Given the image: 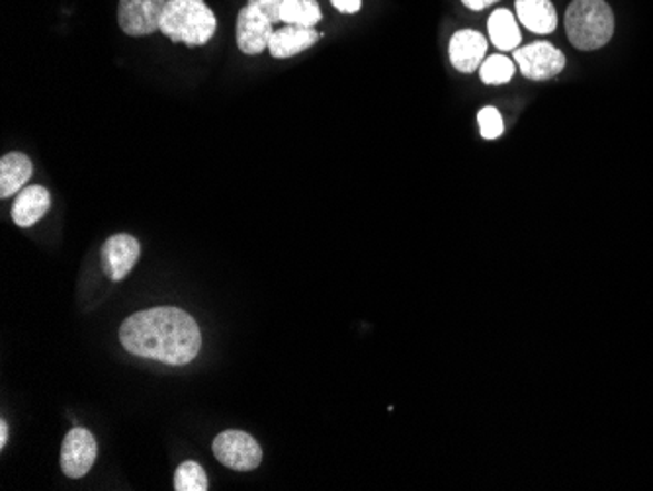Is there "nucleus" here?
<instances>
[{"instance_id": "obj_9", "label": "nucleus", "mask_w": 653, "mask_h": 491, "mask_svg": "<svg viewBox=\"0 0 653 491\" xmlns=\"http://www.w3.org/2000/svg\"><path fill=\"white\" fill-rule=\"evenodd\" d=\"M273 22L255 7L245 4L237 17V45L245 55H258L268 50L273 40Z\"/></svg>"}, {"instance_id": "obj_22", "label": "nucleus", "mask_w": 653, "mask_h": 491, "mask_svg": "<svg viewBox=\"0 0 653 491\" xmlns=\"http://www.w3.org/2000/svg\"><path fill=\"white\" fill-rule=\"evenodd\" d=\"M463 4L468 7L470 10H476V12H480V10L488 9L491 7L493 2L497 0H462Z\"/></svg>"}, {"instance_id": "obj_17", "label": "nucleus", "mask_w": 653, "mask_h": 491, "mask_svg": "<svg viewBox=\"0 0 653 491\" xmlns=\"http://www.w3.org/2000/svg\"><path fill=\"white\" fill-rule=\"evenodd\" d=\"M517 63L504 55H491L481 63L480 76L486 84H507L514 76Z\"/></svg>"}, {"instance_id": "obj_16", "label": "nucleus", "mask_w": 653, "mask_h": 491, "mask_svg": "<svg viewBox=\"0 0 653 491\" xmlns=\"http://www.w3.org/2000/svg\"><path fill=\"white\" fill-rule=\"evenodd\" d=\"M319 20H322V9L317 0H284L280 12V22L284 24L315 28Z\"/></svg>"}, {"instance_id": "obj_15", "label": "nucleus", "mask_w": 653, "mask_h": 491, "mask_svg": "<svg viewBox=\"0 0 653 491\" xmlns=\"http://www.w3.org/2000/svg\"><path fill=\"white\" fill-rule=\"evenodd\" d=\"M489 38L497 50L514 51L521 48L522 35L517 24L513 12L507 9H499L489 17Z\"/></svg>"}, {"instance_id": "obj_7", "label": "nucleus", "mask_w": 653, "mask_h": 491, "mask_svg": "<svg viewBox=\"0 0 653 491\" xmlns=\"http://www.w3.org/2000/svg\"><path fill=\"white\" fill-rule=\"evenodd\" d=\"M99 452L96 439L83 427H73L61 447V470L67 478L79 480L91 472Z\"/></svg>"}, {"instance_id": "obj_11", "label": "nucleus", "mask_w": 653, "mask_h": 491, "mask_svg": "<svg viewBox=\"0 0 653 491\" xmlns=\"http://www.w3.org/2000/svg\"><path fill=\"white\" fill-rule=\"evenodd\" d=\"M50 192L45 191L43 186L33 184V186H25L24 191L18 192L10 216L18 227H32L50 212Z\"/></svg>"}, {"instance_id": "obj_14", "label": "nucleus", "mask_w": 653, "mask_h": 491, "mask_svg": "<svg viewBox=\"0 0 653 491\" xmlns=\"http://www.w3.org/2000/svg\"><path fill=\"white\" fill-rule=\"evenodd\" d=\"M32 173V161L24 153H9L0 158V198L24 191Z\"/></svg>"}, {"instance_id": "obj_10", "label": "nucleus", "mask_w": 653, "mask_h": 491, "mask_svg": "<svg viewBox=\"0 0 653 491\" xmlns=\"http://www.w3.org/2000/svg\"><path fill=\"white\" fill-rule=\"evenodd\" d=\"M488 53V40L476 30H460L448 43V55L460 73H473L481 68Z\"/></svg>"}, {"instance_id": "obj_12", "label": "nucleus", "mask_w": 653, "mask_h": 491, "mask_svg": "<svg viewBox=\"0 0 653 491\" xmlns=\"http://www.w3.org/2000/svg\"><path fill=\"white\" fill-rule=\"evenodd\" d=\"M319 40H322V34L315 28L286 25V28L274 32L268 51H271L274 59L294 58L302 51L314 48Z\"/></svg>"}, {"instance_id": "obj_8", "label": "nucleus", "mask_w": 653, "mask_h": 491, "mask_svg": "<svg viewBox=\"0 0 653 491\" xmlns=\"http://www.w3.org/2000/svg\"><path fill=\"white\" fill-rule=\"evenodd\" d=\"M140 242L127 234L112 235L104 245H102V268L104 275L120 283L125 276L132 273V268L140 260Z\"/></svg>"}, {"instance_id": "obj_19", "label": "nucleus", "mask_w": 653, "mask_h": 491, "mask_svg": "<svg viewBox=\"0 0 653 491\" xmlns=\"http://www.w3.org/2000/svg\"><path fill=\"white\" fill-rule=\"evenodd\" d=\"M478 124H480L481 135L486 140H497V137L503 135V117L499 114V110L493 109V106L481 109L478 112Z\"/></svg>"}, {"instance_id": "obj_4", "label": "nucleus", "mask_w": 653, "mask_h": 491, "mask_svg": "<svg viewBox=\"0 0 653 491\" xmlns=\"http://www.w3.org/2000/svg\"><path fill=\"white\" fill-rule=\"evenodd\" d=\"M214 457L224 464V467L237 470V472H248L261 467L263 462V449L258 442L245 433V431H224L217 434L212 442Z\"/></svg>"}, {"instance_id": "obj_18", "label": "nucleus", "mask_w": 653, "mask_h": 491, "mask_svg": "<svg viewBox=\"0 0 653 491\" xmlns=\"http://www.w3.org/2000/svg\"><path fill=\"white\" fill-rule=\"evenodd\" d=\"M174 490L176 491H207V475L204 468L194 460L183 462L174 474Z\"/></svg>"}, {"instance_id": "obj_20", "label": "nucleus", "mask_w": 653, "mask_h": 491, "mask_svg": "<svg viewBox=\"0 0 653 491\" xmlns=\"http://www.w3.org/2000/svg\"><path fill=\"white\" fill-rule=\"evenodd\" d=\"M247 4L255 7L258 12H263L273 24L280 22L282 7H284V0H248Z\"/></svg>"}, {"instance_id": "obj_6", "label": "nucleus", "mask_w": 653, "mask_h": 491, "mask_svg": "<svg viewBox=\"0 0 653 491\" xmlns=\"http://www.w3.org/2000/svg\"><path fill=\"white\" fill-rule=\"evenodd\" d=\"M165 7L166 0H120L118 24L132 38L155 34L161 32Z\"/></svg>"}, {"instance_id": "obj_23", "label": "nucleus", "mask_w": 653, "mask_h": 491, "mask_svg": "<svg viewBox=\"0 0 653 491\" xmlns=\"http://www.w3.org/2000/svg\"><path fill=\"white\" fill-rule=\"evenodd\" d=\"M9 442V424L7 421H0V449H4Z\"/></svg>"}, {"instance_id": "obj_5", "label": "nucleus", "mask_w": 653, "mask_h": 491, "mask_svg": "<svg viewBox=\"0 0 653 491\" xmlns=\"http://www.w3.org/2000/svg\"><path fill=\"white\" fill-rule=\"evenodd\" d=\"M514 63L530 81H550L562 73L565 55L552 43L534 42L513 51Z\"/></svg>"}, {"instance_id": "obj_1", "label": "nucleus", "mask_w": 653, "mask_h": 491, "mask_svg": "<svg viewBox=\"0 0 653 491\" xmlns=\"http://www.w3.org/2000/svg\"><path fill=\"white\" fill-rule=\"evenodd\" d=\"M120 341L135 357L184 367L198 357L202 334L194 317L178 308H153L127 317Z\"/></svg>"}, {"instance_id": "obj_21", "label": "nucleus", "mask_w": 653, "mask_h": 491, "mask_svg": "<svg viewBox=\"0 0 653 491\" xmlns=\"http://www.w3.org/2000/svg\"><path fill=\"white\" fill-rule=\"evenodd\" d=\"M331 4L343 14H356L363 9V0H331Z\"/></svg>"}, {"instance_id": "obj_13", "label": "nucleus", "mask_w": 653, "mask_h": 491, "mask_svg": "<svg viewBox=\"0 0 653 491\" xmlns=\"http://www.w3.org/2000/svg\"><path fill=\"white\" fill-rule=\"evenodd\" d=\"M517 18L534 34H552L558 25V14L550 0H514Z\"/></svg>"}, {"instance_id": "obj_2", "label": "nucleus", "mask_w": 653, "mask_h": 491, "mask_svg": "<svg viewBox=\"0 0 653 491\" xmlns=\"http://www.w3.org/2000/svg\"><path fill=\"white\" fill-rule=\"evenodd\" d=\"M217 30L214 10L204 0H166L161 20V34L171 42L206 45Z\"/></svg>"}, {"instance_id": "obj_3", "label": "nucleus", "mask_w": 653, "mask_h": 491, "mask_svg": "<svg viewBox=\"0 0 653 491\" xmlns=\"http://www.w3.org/2000/svg\"><path fill=\"white\" fill-rule=\"evenodd\" d=\"M563 24L571 45L581 51L601 50L614 34V14L604 0H573Z\"/></svg>"}]
</instances>
